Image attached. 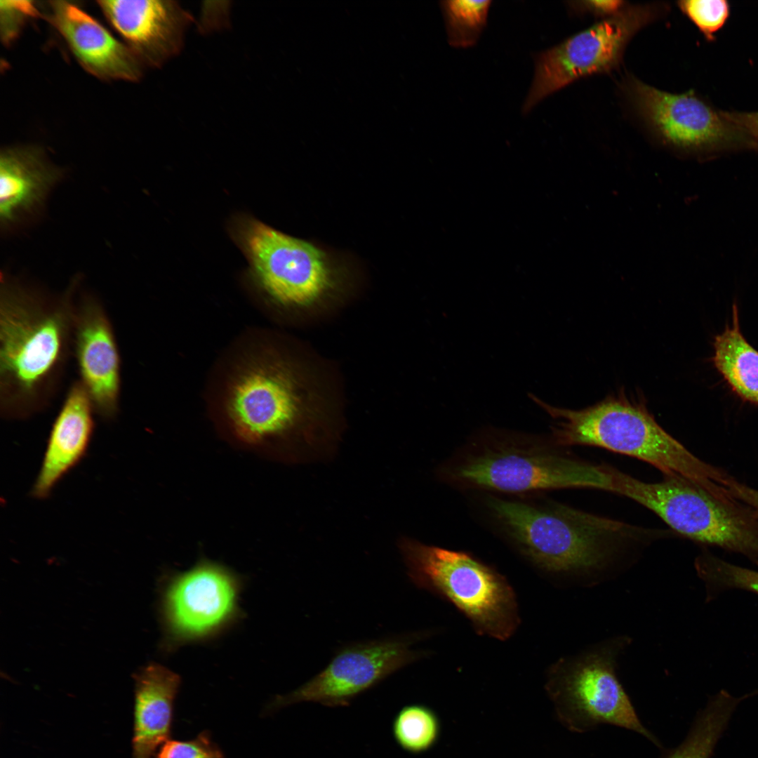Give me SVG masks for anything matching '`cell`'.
<instances>
[{"label": "cell", "instance_id": "1", "mask_svg": "<svg viewBox=\"0 0 758 758\" xmlns=\"http://www.w3.org/2000/svg\"><path fill=\"white\" fill-rule=\"evenodd\" d=\"M76 281L53 295L4 279L0 295V412L27 419L51 403L73 352Z\"/></svg>", "mask_w": 758, "mask_h": 758}, {"label": "cell", "instance_id": "2", "mask_svg": "<svg viewBox=\"0 0 758 758\" xmlns=\"http://www.w3.org/2000/svg\"><path fill=\"white\" fill-rule=\"evenodd\" d=\"M490 514L533 565L557 574L587 575L646 547L651 528L585 512L554 500L488 498Z\"/></svg>", "mask_w": 758, "mask_h": 758}, {"label": "cell", "instance_id": "3", "mask_svg": "<svg viewBox=\"0 0 758 758\" xmlns=\"http://www.w3.org/2000/svg\"><path fill=\"white\" fill-rule=\"evenodd\" d=\"M533 401L557 420L551 440L567 447L590 446L650 464L664 476L686 479L726 500L733 477L696 457L666 432L640 395L623 389L582 409L554 406L538 397Z\"/></svg>", "mask_w": 758, "mask_h": 758}, {"label": "cell", "instance_id": "4", "mask_svg": "<svg viewBox=\"0 0 758 758\" xmlns=\"http://www.w3.org/2000/svg\"><path fill=\"white\" fill-rule=\"evenodd\" d=\"M444 470L456 484L505 493L587 488L613 493L611 466L551 443L496 433Z\"/></svg>", "mask_w": 758, "mask_h": 758}, {"label": "cell", "instance_id": "5", "mask_svg": "<svg viewBox=\"0 0 758 758\" xmlns=\"http://www.w3.org/2000/svg\"><path fill=\"white\" fill-rule=\"evenodd\" d=\"M400 550L411 581L445 599L479 634L507 640L519 624L515 593L495 568L470 554L405 539Z\"/></svg>", "mask_w": 758, "mask_h": 758}, {"label": "cell", "instance_id": "6", "mask_svg": "<svg viewBox=\"0 0 758 758\" xmlns=\"http://www.w3.org/2000/svg\"><path fill=\"white\" fill-rule=\"evenodd\" d=\"M612 475L614 493L652 511L674 533L740 554L758 566V517L747 506L679 477L646 482L615 467Z\"/></svg>", "mask_w": 758, "mask_h": 758}, {"label": "cell", "instance_id": "7", "mask_svg": "<svg viewBox=\"0 0 758 758\" xmlns=\"http://www.w3.org/2000/svg\"><path fill=\"white\" fill-rule=\"evenodd\" d=\"M628 639L616 637L577 656L560 659L549 670L546 691L558 721L583 733L603 724L634 731L662 749L638 717L616 673Z\"/></svg>", "mask_w": 758, "mask_h": 758}, {"label": "cell", "instance_id": "8", "mask_svg": "<svg viewBox=\"0 0 758 758\" xmlns=\"http://www.w3.org/2000/svg\"><path fill=\"white\" fill-rule=\"evenodd\" d=\"M297 382L285 365L275 361H257L244 368L231 384L225 403L230 441L268 456L287 451L309 417Z\"/></svg>", "mask_w": 758, "mask_h": 758}, {"label": "cell", "instance_id": "9", "mask_svg": "<svg viewBox=\"0 0 758 758\" xmlns=\"http://www.w3.org/2000/svg\"><path fill=\"white\" fill-rule=\"evenodd\" d=\"M630 116L653 143L678 156L705 157L750 147L722 110L691 90L672 93L626 74L619 84Z\"/></svg>", "mask_w": 758, "mask_h": 758}, {"label": "cell", "instance_id": "10", "mask_svg": "<svg viewBox=\"0 0 758 758\" xmlns=\"http://www.w3.org/2000/svg\"><path fill=\"white\" fill-rule=\"evenodd\" d=\"M669 10L666 2L628 3L615 15L536 53L533 79L522 113L528 114L543 99L578 80L616 70L632 39Z\"/></svg>", "mask_w": 758, "mask_h": 758}, {"label": "cell", "instance_id": "11", "mask_svg": "<svg viewBox=\"0 0 758 758\" xmlns=\"http://www.w3.org/2000/svg\"><path fill=\"white\" fill-rule=\"evenodd\" d=\"M423 632L355 642L340 647L319 673L296 689L275 696L266 707L273 712L301 703L346 707L359 696L427 653L413 649Z\"/></svg>", "mask_w": 758, "mask_h": 758}, {"label": "cell", "instance_id": "12", "mask_svg": "<svg viewBox=\"0 0 758 758\" xmlns=\"http://www.w3.org/2000/svg\"><path fill=\"white\" fill-rule=\"evenodd\" d=\"M241 584L230 569L206 559L170 578L161 601L167 646L206 640L234 623Z\"/></svg>", "mask_w": 758, "mask_h": 758}, {"label": "cell", "instance_id": "13", "mask_svg": "<svg viewBox=\"0 0 758 758\" xmlns=\"http://www.w3.org/2000/svg\"><path fill=\"white\" fill-rule=\"evenodd\" d=\"M245 242L260 284L276 302L307 307L333 289L335 275L331 260L314 244L258 221L248 226Z\"/></svg>", "mask_w": 758, "mask_h": 758}, {"label": "cell", "instance_id": "14", "mask_svg": "<svg viewBox=\"0 0 758 758\" xmlns=\"http://www.w3.org/2000/svg\"><path fill=\"white\" fill-rule=\"evenodd\" d=\"M73 352L95 413L112 420L119 411L121 359L107 310L91 294L75 298Z\"/></svg>", "mask_w": 758, "mask_h": 758}, {"label": "cell", "instance_id": "15", "mask_svg": "<svg viewBox=\"0 0 758 758\" xmlns=\"http://www.w3.org/2000/svg\"><path fill=\"white\" fill-rule=\"evenodd\" d=\"M98 4L142 65L160 66L180 51L190 16L175 2L100 0Z\"/></svg>", "mask_w": 758, "mask_h": 758}, {"label": "cell", "instance_id": "16", "mask_svg": "<svg viewBox=\"0 0 758 758\" xmlns=\"http://www.w3.org/2000/svg\"><path fill=\"white\" fill-rule=\"evenodd\" d=\"M49 6L51 24L88 72L105 80L140 79L141 62L96 19L71 1H53Z\"/></svg>", "mask_w": 758, "mask_h": 758}, {"label": "cell", "instance_id": "17", "mask_svg": "<svg viewBox=\"0 0 758 758\" xmlns=\"http://www.w3.org/2000/svg\"><path fill=\"white\" fill-rule=\"evenodd\" d=\"M95 410L79 380L69 387L52 425L39 474L31 491L45 499L86 456L95 428Z\"/></svg>", "mask_w": 758, "mask_h": 758}, {"label": "cell", "instance_id": "18", "mask_svg": "<svg viewBox=\"0 0 758 758\" xmlns=\"http://www.w3.org/2000/svg\"><path fill=\"white\" fill-rule=\"evenodd\" d=\"M62 171L37 147H7L0 155V219L5 227L33 213L43 204Z\"/></svg>", "mask_w": 758, "mask_h": 758}, {"label": "cell", "instance_id": "19", "mask_svg": "<svg viewBox=\"0 0 758 758\" xmlns=\"http://www.w3.org/2000/svg\"><path fill=\"white\" fill-rule=\"evenodd\" d=\"M135 705L132 758H152L169 738L180 677L149 663L134 674Z\"/></svg>", "mask_w": 758, "mask_h": 758}, {"label": "cell", "instance_id": "20", "mask_svg": "<svg viewBox=\"0 0 758 758\" xmlns=\"http://www.w3.org/2000/svg\"><path fill=\"white\" fill-rule=\"evenodd\" d=\"M731 324L714 338L711 358L717 372L740 399L758 405V351L742 334L736 304Z\"/></svg>", "mask_w": 758, "mask_h": 758}, {"label": "cell", "instance_id": "21", "mask_svg": "<svg viewBox=\"0 0 758 758\" xmlns=\"http://www.w3.org/2000/svg\"><path fill=\"white\" fill-rule=\"evenodd\" d=\"M741 697L721 690L698 712L684 740L662 758H710Z\"/></svg>", "mask_w": 758, "mask_h": 758}, {"label": "cell", "instance_id": "22", "mask_svg": "<svg viewBox=\"0 0 758 758\" xmlns=\"http://www.w3.org/2000/svg\"><path fill=\"white\" fill-rule=\"evenodd\" d=\"M441 724L435 712L422 704H408L394 715L392 733L404 752L419 754L430 750L440 736Z\"/></svg>", "mask_w": 758, "mask_h": 758}, {"label": "cell", "instance_id": "23", "mask_svg": "<svg viewBox=\"0 0 758 758\" xmlns=\"http://www.w3.org/2000/svg\"><path fill=\"white\" fill-rule=\"evenodd\" d=\"M694 567L705 588V602L727 590H740L758 595V571L729 563L711 552L703 551Z\"/></svg>", "mask_w": 758, "mask_h": 758}, {"label": "cell", "instance_id": "24", "mask_svg": "<svg viewBox=\"0 0 758 758\" xmlns=\"http://www.w3.org/2000/svg\"><path fill=\"white\" fill-rule=\"evenodd\" d=\"M448 44L455 48L475 45L486 24L491 1H442Z\"/></svg>", "mask_w": 758, "mask_h": 758}, {"label": "cell", "instance_id": "25", "mask_svg": "<svg viewBox=\"0 0 758 758\" xmlns=\"http://www.w3.org/2000/svg\"><path fill=\"white\" fill-rule=\"evenodd\" d=\"M677 6L709 41L715 39V34L724 25L730 13L726 0H683L677 1Z\"/></svg>", "mask_w": 758, "mask_h": 758}, {"label": "cell", "instance_id": "26", "mask_svg": "<svg viewBox=\"0 0 758 758\" xmlns=\"http://www.w3.org/2000/svg\"><path fill=\"white\" fill-rule=\"evenodd\" d=\"M155 758H225L208 731L188 740L168 739L159 748Z\"/></svg>", "mask_w": 758, "mask_h": 758}, {"label": "cell", "instance_id": "27", "mask_svg": "<svg viewBox=\"0 0 758 758\" xmlns=\"http://www.w3.org/2000/svg\"><path fill=\"white\" fill-rule=\"evenodd\" d=\"M38 15L39 11L32 1H1L0 28L2 41L6 45H10L17 39L27 21Z\"/></svg>", "mask_w": 758, "mask_h": 758}, {"label": "cell", "instance_id": "28", "mask_svg": "<svg viewBox=\"0 0 758 758\" xmlns=\"http://www.w3.org/2000/svg\"><path fill=\"white\" fill-rule=\"evenodd\" d=\"M627 1L620 0L571 1H567L568 11L576 15H590L602 20L618 13Z\"/></svg>", "mask_w": 758, "mask_h": 758}, {"label": "cell", "instance_id": "29", "mask_svg": "<svg viewBox=\"0 0 758 758\" xmlns=\"http://www.w3.org/2000/svg\"><path fill=\"white\" fill-rule=\"evenodd\" d=\"M724 115L743 133L750 148L758 151V112L722 111Z\"/></svg>", "mask_w": 758, "mask_h": 758}, {"label": "cell", "instance_id": "30", "mask_svg": "<svg viewBox=\"0 0 758 758\" xmlns=\"http://www.w3.org/2000/svg\"><path fill=\"white\" fill-rule=\"evenodd\" d=\"M729 488L734 499L750 507L758 517V490L739 482L735 478L731 481Z\"/></svg>", "mask_w": 758, "mask_h": 758}, {"label": "cell", "instance_id": "31", "mask_svg": "<svg viewBox=\"0 0 758 758\" xmlns=\"http://www.w3.org/2000/svg\"><path fill=\"white\" fill-rule=\"evenodd\" d=\"M757 695H758V689L754 690V691H752V692H750V693H747L746 695L743 696V698L745 700V699H746V698H747L749 697L756 696Z\"/></svg>", "mask_w": 758, "mask_h": 758}]
</instances>
